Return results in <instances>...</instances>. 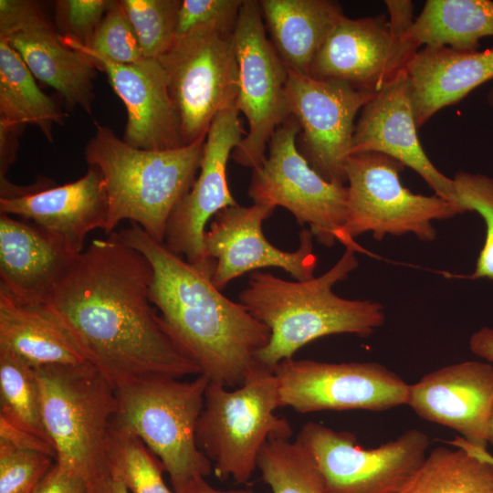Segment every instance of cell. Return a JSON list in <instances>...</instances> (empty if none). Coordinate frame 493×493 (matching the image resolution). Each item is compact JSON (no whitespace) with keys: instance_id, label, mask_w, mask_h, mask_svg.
<instances>
[{"instance_id":"36","label":"cell","mask_w":493,"mask_h":493,"mask_svg":"<svg viewBox=\"0 0 493 493\" xmlns=\"http://www.w3.org/2000/svg\"><path fill=\"white\" fill-rule=\"evenodd\" d=\"M85 47L118 64H134L144 58L120 0H111L89 44Z\"/></svg>"},{"instance_id":"45","label":"cell","mask_w":493,"mask_h":493,"mask_svg":"<svg viewBox=\"0 0 493 493\" xmlns=\"http://www.w3.org/2000/svg\"><path fill=\"white\" fill-rule=\"evenodd\" d=\"M449 444L453 445L455 447H460L466 450L467 453L473 455L474 456L486 460L493 464V456L488 452L487 449L477 448L468 443H467L462 437L456 436L454 440L449 441Z\"/></svg>"},{"instance_id":"5","label":"cell","mask_w":493,"mask_h":493,"mask_svg":"<svg viewBox=\"0 0 493 493\" xmlns=\"http://www.w3.org/2000/svg\"><path fill=\"white\" fill-rule=\"evenodd\" d=\"M35 371L56 463L82 477L89 488L110 472L107 446L118 413L116 389L92 364Z\"/></svg>"},{"instance_id":"8","label":"cell","mask_w":493,"mask_h":493,"mask_svg":"<svg viewBox=\"0 0 493 493\" xmlns=\"http://www.w3.org/2000/svg\"><path fill=\"white\" fill-rule=\"evenodd\" d=\"M404 165L387 155L367 152L350 155L346 163L347 202L343 233L350 244L371 233L374 239L413 234L421 241L436 237L433 223L462 214L437 194H414L403 185Z\"/></svg>"},{"instance_id":"13","label":"cell","mask_w":493,"mask_h":493,"mask_svg":"<svg viewBox=\"0 0 493 493\" xmlns=\"http://www.w3.org/2000/svg\"><path fill=\"white\" fill-rule=\"evenodd\" d=\"M281 407L320 411H385L406 405L407 384L373 362H325L289 358L273 370Z\"/></svg>"},{"instance_id":"27","label":"cell","mask_w":493,"mask_h":493,"mask_svg":"<svg viewBox=\"0 0 493 493\" xmlns=\"http://www.w3.org/2000/svg\"><path fill=\"white\" fill-rule=\"evenodd\" d=\"M493 36V1L427 0L408 33L409 41L424 47L477 51L482 37Z\"/></svg>"},{"instance_id":"33","label":"cell","mask_w":493,"mask_h":493,"mask_svg":"<svg viewBox=\"0 0 493 493\" xmlns=\"http://www.w3.org/2000/svg\"><path fill=\"white\" fill-rule=\"evenodd\" d=\"M145 58H158L176 37L182 0H120Z\"/></svg>"},{"instance_id":"37","label":"cell","mask_w":493,"mask_h":493,"mask_svg":"<svg viewBox=\"0 0 493 493\" xmlns=\"http://www.w3.org/2000/svg\"><path fill=\"white\" fill-rule=\"evenodd\" d=\"M244 0H182L176 37L196 29L234 32Z\"/></svg>"},{"instance_id":"2","label":"cell","mask_w":493,"mask_h":493,"mask_svg":"<svg viewBox=\"0 0 493 493\" xmlns=\"http://www.w3.org/2000/svg\"><path fill=\"white\" fill-rule=\"evenodd\" d=\"M110 235L151 263L150 299L201 374L228 388L243 384L260 365L257 357L270 330L240 302L224 296L213 284V274L173 253L137 224Z\"/></svg>"},{"instance_id":"1","label":"cell","mask_w":493,"mask_h":493,"mask_svg":"<svg viewBox=\"0 0 493 493\" xmlns=\"http://www.w3.org/2000/svg\"><path fill=\"white\" fill-rule=\"evenodd\" d=\"M152 277L142 253L110 235L75 258L44 302L116 390L201 374L150 299Z\"/></svg>"},{"instance_id":"31","label":"cell","mask_w":493,"mask_h":493,"mask_svg":"<svg viewBox=\"0 0 493 493\" xmlns=\"http://www.w3.org/2000/svg\"><path fill=\"white\" fill-rule=\"evenodd\" d=\"M0 397L1 418L38 436L52 446L42 419L40 392L35 369L2 350Z\"/></svg>"},{"instance_id":"4","label":"cell","mask_w":493,"mask_h":493,"mask_svg":"<svg viewBox=\"0 0 493 493\" xmlns=\"http://www.w3.org/2000/svg\"><path fill=\"white\" fill-rule=\"evenodd\" d=\"M84 149L97 167L108 196L107 236L129 220L163 243L168 219L197 176L206 135L179 148L155 151L133 147L106 125L95 122Z\"/></svg>"},{"instance_id":"3","label":"cell","mask_w":493,"mask_h":493,"mask_svg":"<svg viewBox=\"0 0 493 493\" xmlns=\"http://www.w3.org/2000/svg\"><path fill=\"white\" fill-rule=\"evenodd\" d=\"M357 250L346 247L341 258L320 277L288 281L254 271L239 302L271 332L259 352V364L273 371L306 344L335 334L372 335L385 321L383 306L370 299H348L332 288L358 266Z\"/></svg>"},{"instance_id":"34","label":"cell","mask_w":493,"mask_h":493,"mask_svg":"<svg viewBox=\"0 0 493 493\" xmlns=\"http://www.w3.org/2000/svg\"><path fill=\"white\" fill-rule=\"evenodd\" d=\"M456 205L462 213L476 212L483 219L486 234L474 271L467 279L493 280V178L469 172H457L453 177Z\"/></svg>"},{"instance_id":"10","label":"cell","mask_w":493,"mask_h":493,"mask_svg":"<svg viewBox=\"0 0 493 493\" xmlns=\"http://www.w3.org/2000/svg\"><path fill=\"white\" fill-rule=\"evenodd\" d=\"M157 59L167 75L184 144L206 135L219 112L236 108L234 32L203 28L178 36Z\"/></svg>"},{"instance_id":"47","label":"cell","mask_w":493,"mask_h":493,"mask_svg":"<svg viewBox=\"0 0 493 493\" xmlns=\"http://www.w3.org/2000/svg\"><path fill=\"white\" fill-rule=\"evenodd\" d=\"M487 100L488 105L493 108V86L490 88L487 94Z\"/></svg>"},{"instance_id":"14","label":"cell","mask_w":493,"mask_h":493,"mask_svg":"<svg viewBox=\"0 0 493 493\" xmlns=\"http://www.w3.org/2000/svg\"><path fill=\"white\" fill-rule=\"evenodd\" d=\"M375 94L346 81L319 79L288 69V106L300 128L299 151L325 180L347 183L355 118Z\"/></svg>"},{"instance_id":"46","label":"cell","mask_w":493,"mask_h":493,"mask_svg":"<svg viewBox=\"0 0 493 493\" xmlns=\"http://www.w3.org/2000/svg\"><path fill=\"white\" fill-rule=\"evenodd\" d=\"M488 444H491L493 446V412H492V416H491L490 425H489Z\"/></svg>"},{"instance_id":"19","label":"cell","mask_w":493,"mask_h":493,"mask_svg":"<svg viewBox=\"0 0 493 493\" xmlns=\"http://www.w3.org/2000/svg\"><path fill=\"white\" fill-rule=\"evenodd\" d=\"M0 214L20 216L61 241L75 254L83 251L87 236L104 230L108 196L103 176L95 166L63 185L18 187L0 179Z\"/></svg>"},{"instance_id":"44","label":"cell","mask_w":493,"mask_h":493,"mask_svg":"<svg viewBox=\"0 0 493 493\" xmlns=\"http://www.w3.org/2000/svg\"><path fill=\"white\" fill-rule=\"evenodd\" d=\"M181 493H253L250 488L220 490L209 485L205 478H202L185 488Z\"/></svg>"},{"instance_id":"16","label":"cell","mask_w":493,"mask_h":493,"mask_svg":"<svg viewBox=\"0 0 493 493\" xmlns=\"http://www.w3.org/2000/svg\"><path fill=\"white\" fill-rule=\"evenodd\" d=\"M276 207L238 204L222 209L205 233L206 257L215 262L213 284L223 289L231 280L263 267H278L299 281L313 278L318 259L313 252V235L308 228L299 233L294 252L277 248L265 237L263 222Z\"/></svg>"},{"instance_id":"15","label":"cell","mask_w":493,"mask_h":493,"mask_svg":"<svg viewBox=\"0 0 493 493\" xmlns=\"http://www.w3.org/2000/svg\"><path fill=\"white\" fill-rule=\"evenodd\" d=\"M236 108L219 112L207 131L199 173L189 192L172 212L163 244L184 256L196 267L214 274L215 262L205 250L208 220L222 209L237 205L226 179L228 159L243 140L245 131Z\"/></svg>"},{"instance_id":"41","label":"cell","mask_w":493,"mask_h":493,"mask_svg":"<svg viewBox=\"0 0 493 493\" xmlns=\"http://www.w3.org/2000/svg\"><path fill=\"white\" fill-rule=\"evenodd\" d=\"M21 127L0 124V179L5 174L16 158L18 131Z\"/></svg>"},{"instance_id":"6","label":"cell","mask_w":493,"mask_h":493,"mask_svg":"<svg viewBox=\"0 0 493 493\" xmlns=\"http://www.w3.org/2000/svg\"><path fill=\"white\" fill-rule=\"evenodd\" d=\"M209 382L204 374L191 381L162 377L116 390L114 422L136 435L158 458L174 493L212 471L196 442Z\"/></svg>"},{"instance_id":"32","label":"cell","mask_w":493,"mask_h":493,"mask_svg":"<svg viewBox=\"0 0 493 493\" xmlns=\"http://www.w3.org/2000/svg\"><path fill=\"white\" fill-rule=\"evenodd\" d=\"M110 473L130 493H174L166 486L163 465L133 433L114 421L107 446Z\"/></svg>"},{"instance_id":"30","label":"cell","mask_w":493,"mask_h":493,"mask_svg":"<svg viewBox=\"0 0 493 493\" xmlns=\"http://www.w3.org/2000/svg\"><path fill=\"white\" fill-rule=\"evenodd\" d=\"M257 467L272 493H330L310 455L290 436L270 437Z\"/></svg>"},{"instance_id":"35","label":"cell","mask_w":493,"mask_h":493,"mask_svg":"<svg viewBox=\"0 0 493 493\" xmlns=\"http://www.w3.org/2000/svg\"><path fill=\"white\" fill-rule=\"evenodd\" d=\"M55 462L50 454L0 440V493H34Z\"/></svg>"},{"instance_id":"38","label":"cell","mask_w":493,"mask_h":493,"mask_svg":"<svg viewBox=\"0 0 493 493\" xmlns=\"http://www.w3.org/2000/svg\"><path fill=\"white\" fill-rule=\"evenodd\" d=\"M111 0H58L55 28L63 37L88 46L105 16Z\"/></svg>"},{"instance_id":"25","label":"cell","mask_w":493,"mask_h":493,"mask_svg":"<svg viewBox=\"0 0 493 493\" xmlns=\"http://www.w3.org/2000/svg\"><path fill=\"white\" fill-rule=\"evenodd\" d=\"M0 350L33 368L91 364L73 335L45 305L23 303L0 288Z\"/></svg>"},{"instance_id":"9","label":"cell","mask_w":493,"mask_h":493,"mask_svg":"<svg viewBox=\"0 0 493 493\" xmlns=\"http://www.w3.org/2000/svg\"><path fill=\"white\" fill-rule=\"evenodd\" d=\"M299 132L292 116L277 128L265 161L253 169L248 196L254 204L284 207L323 246L338 241L358 251L343 233L347 186L325 180L310 166L297 147Z\"/></svg>"},{"instance_id":"17","label":"cell","mask_w":493,"mask_h":493,"mask_svg":"<svg viewBox=\"0 0 493 493\" xmlns=\"http://www.w3.org/2000/svg\"><path fill=\"white\" fill-rule=\"evenodd\" d=\"M0 38L21 56L35 78L53 88L68 109L92 114L97 68L66 46L54 26L29 0H0Z\"/></svg>"},{"instance_id":"12","label":"cell","mask_w":493,"mask_h":493,"mask_svg":"<svg viewBox=\"0 0 493 493\" xmlns=\"http://www.w3.org/2000/svg\"><path fill=\"white\" fill-rule=\"evenodd\" d=\"M266 33L259 2L244 0L234 31L238 63L236 106L246 118L248 131L231 158L252 169L263 163L272 134L290 117L288 69Z\"/></svg>"},{"instance_id":"20","label":"cell","mask_w":493,"mask_h":493,"mask_svg":"<svg viewBox=\"0 0 493 493\" xmlns=\"http://www.w3.org/2000/svg\"><path fill=\"white\" fill-rule=\"evenodd\" d=\"M62 42L85 55L103 71L125 105L127 121L123 140L145 150H170L184 144L180 118L170 96L167 75L157 58L118 64L76 40L59 36Z\"/></svg>"},{"instance_id":"29","label":"cell","mask_w":493,"mask_h":493,"mask_svg":"<svg viewBox=\"0 0 493 493\" xmlns=\"http://www.w3.org/2000/svg\"><path fill=\"white\" fill-rule=\"evenodd\" d=\"M397 493H493V464L460 447L436 446Z\"/></svg>"},{"instance_id":"22","label":"cell","mask_w":493,"mask_h":493,"mask_svg":"<svg viewBox=\"0 0 493 493\" xmlns=\"http://www.w3.org/2000/svg\"><path fill=\"white\" fill-rule=\"evenodd\" d=\"M417 129L404 69L362 109L351 155L373 152L395 159L417 173L435 194L456 205L453 179L430 161L420 143Z\"/></svg>"},{"instance_id":"42","label":"cell","mask_w":493,"mask_h":493,"mask_svg":"<svg viewBox=\"0 0 493 493\" xmlns=\"http://www.w3.org/2000/svg\"><path fill=\"white\" fill-rule=\"evenodd\" d=\"M468 345L472 353L493 364L492 327H481L472 333Z\"/></svg>"},{"instance_id":"21","label":"cell","mask_w":493,"mask_h":493,"mask_svg":"<svg viewBox=\"0 0 493 493\" xmlns=\"http://www.w3.org/2000/svg\"><path fill=\"white\" fill-rule=\"evenodd\" d=\"M406 405L419 417L487 449L493 412V364L466 361L428 372L409 384Z\"/></svg>"},{"instance_id":"43","label":"cell","mask_w":493,"mask_h":493,"mask_svg":"<svg viewBox=\"0 0 493 493\" xmlns=\"http://www.w3.org/2000/svg\"><path fill=\"white\" fill-rule=\"evenodd\" d=\"M89 493H130V491L121 481L109 472L89 486Z\"/></svg>"},{"instance_id":"7","label":"cell","mask_w":493,"mask_h":493,"mask_svg":"<svg viewBox=\"0 0 493 493\" xmlns=\"http://www.w3.org/2000/svg\"><path fill=\"white\" fill-rule=\"evenodd\" d=\"M279 407L277 377L261 364L232 390L209 382L196 442L214 463L217 477L246 483L257 468L265 443L273 436H291L290 424L276 414Z\"/></svg>"},{"instance_id":"11","label":"cell","mask_w":493,"mask_h":493,"mask_svg":"<svg viewBox=\"0 0 493 493\" xmlns=\"http://www.w3.org/2000/svg\"><path fill=\"white\" fill-rule=\"evenodd\" d=\"M310 455L330 493H397L426 456L429 436L412 428L394 440L365 448L356 436L316 422L296 438Z\"/></svg>"},{"instance_id":"24","label":"cell","mask_w":493,"mask_h":493,"mask_svg":"<svg viewBox=\"0 0 493 493\" xmlns=\"http://www.w3.org/2000/svg\"><path fill=\"white\" fill-rule=\"evenodd\" d=\"M404 72L415 123L420 128L441 109L493 79V47L467 52L424 47L410 58Z\"/></svg>"},{"instance_id":"28","label":"cell","mask_w":493,"mask_h":493,"mask_svg":"<svg viewBox=\"0 0 493 493\" xmlns=\"http://www.w3.org/2000/svg\"><path fill=\"white\" fill-rule=\"evenodd\" d=\"M66 114L44 93L21 56L0 38V124L37 126L50 142L55 124L63 125Z\"/></svg>"},{"instance_id":"40","label":"cell","mask_w":493,"mask_h":493,"mask_svg":"<svg viewBox=\"0 0 493 493\" xmlns=\"http://www.w3.org/2000/svg\"><path fill=\"white\" fill-rule=\"evenodd\" d=\"M391 32L397 37L405 38L414 23V4L409 0H386Z\"/></svg>"},{"instance_id":"39","label":"cell","mask_w":493,"mask_h":493,"mask_svg":"<svg viewBox=\"0 0 493 493\" xmlns=\"http://www.w3.org/2000/svg\"><path fill=\"white\" fill-rule=\"evenodd\" d=\"M34 493H89V484L55 462Z\"/></svg>"},{"instance_id":"26","label":"cell","mask_w":493,"mask_h":493,"mask_svg":"<svg viewBox=\"0 0 493 493\" xmlns=\"http://www.w3.org/2000/svg\"><path fill=\"white\" fill-rule=\"evenodd\" d=\"M270 41L288 69L309 75L312 62L335 24L343 16L330 0H260Z\"/></svg>"},{"instance_id":"18","label":"cell","mask_w":493,"mask_h":493,"mask_svg":"<svg viewBox=\"0 0 493 493\" xmlns=\"http://www.w3.org/2000/svg\"><path fill=\"white\" fill-rule=\"evenodd\" d=\"M417 50L408 37L392 34L384 15L343 16L316 55L309 76L339 79L377 92L404 69Z\"/></svg>"},{"instance_id":"23","label":"cell","mask_w":493,"mask_h":493,"mask_svg":"<svg viewBox=\"0 0 493 493\" xmlns=\"http://www.w3.org/2000/svg\"><path fill=\"white\" fill-rule=\"evenodd\" d=\"M79 255L35 224L0 214V288L15 299L44 303Z\"/></svg>"}]
</instances>
